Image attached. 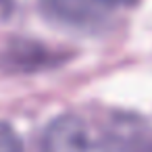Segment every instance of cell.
<instances>
[{"label": "cell", "instance_id": "3957f363", "mask_svg": "<svg viewBox=\"0 0 152 152\" xmlns=\"http://www.w3.org/2000/svg\"><path fill=\"white\" fill-rule=\"evenodd\" d=\"M48 4L54 13L69 21H88L98 19L102 15L94 4V0H48Z\"/></svg>", "mask_w": 152, "mask_h": 152}, {"label": "cell", "instance_id": "7a4b0ae2", "mask_svg": "<svg viewBox=\"0 0 152 152\" xmlns=\"http://www.w3.org/2000/svg\"><path fill=\"white\" fill-rule=\"evenodd\" d=\"M113 127L117 131L123 152H152V125L140 117L113 113Z\"/></svg>", "mask_w": 152, "mask_h": 152}, {"label": "cell", "instance_id": "8992f818", "mask_svg": "<svg viewBox=\"0 0 152 152\" xmlns=\"http://www.w3.org/2000/svg\"><path fill=\"white\" fill-rule=\"evenodd\" d=\"M17 0H0V17H9L15 9Z\"/></svg>", "mask_w": 152, "mask_h": 152}, {"label": "cell", "instance_id": "6da1fadb", "mask_svg": "<svg viewBox=\"0 0 152 152\" xmlns=\"http://www.w3.org/2000/svg\"><path fill=\"white\" fill-rule=\"evenodd\" d=\"M42 152H123L110 117L88 119L63 115L54 119L44 135Z\"/></svg>", "mask_w": 152, "mask_h": 152}, {"label": "cell", "instance_id": "5b68a950", "mask_svg": "<svg viewBox=\"0 0 152 152\" xmlns=\"http://www.w3.org/2000/svg\"><path fill=\"white\" fill-rule=\"evenodd\" d=\"M94 2L98 4V9L104 13V11H108V9H113V7H129V4H133L135 0H94Z\"/></svg>", "mask_w": 152, "mask_h": 152}, {"label": "cell", "instance_id": "277c9868", "mask_svg": "<svg viewBox=\"0 0 152 152\" xmlns=\"http://www.w3.org/2000/svg\"><path fill=\"white\" fill-rule=\"evenodd\" d=\"M0 152H23L19 135L7 123H0Z\"/></svg>", "mask_w": 152, "mask_h": 152}]
</instances>
